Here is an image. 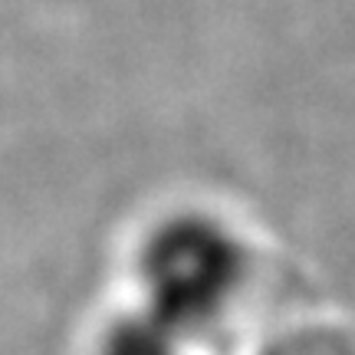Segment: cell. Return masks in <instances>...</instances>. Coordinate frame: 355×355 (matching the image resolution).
Masks as SVG:
<instances>
[{
    "instance_id": "6da1fadb",
    "label": "cell",
    "mask_w": 355,
    "mask_h": 355,
    "mask_svg": "<svg viewBox=\"0 0 355 355\" xmlns=\"http://www.w3.org/2000/svg\"><path fill=\"white\" fill-rule=\"evenodd\" d=\"M243 277V243L217 217L194 211L162 220L139 257L141 303L191 339L224 316Z\"/></svg>"
},
{
    "instance_id": "7a4b0ae2",
    "label": "cell",
    "mask_w": 355,
    "mask_h": 355,
    "mask_svg": "<svg viewBox=\"0 0 355 355\" xmlns=\"http://www.w3.org/2000/svg\"><path fill=\"white\" fill-rule=\"evenodd\" d=\"M191 336L141 303L115 319L102 336V355H184Z\"/></svg>"
},
{
    "instance_id": "3957f363",
    "label": "cell",
    "mask_w": 355,
    "mask_h": 355,
    "mask_svg": "<svg viewBox=\"0 0 355 355\" xmlns=\"http://www.w3.org/2000/svg\"><path fill=\"white\" fill-rule=\"evenodd\" d=\"M263 355H355V345L332 329H296L277 339Z\"/></svg>"
}]
</instances>
